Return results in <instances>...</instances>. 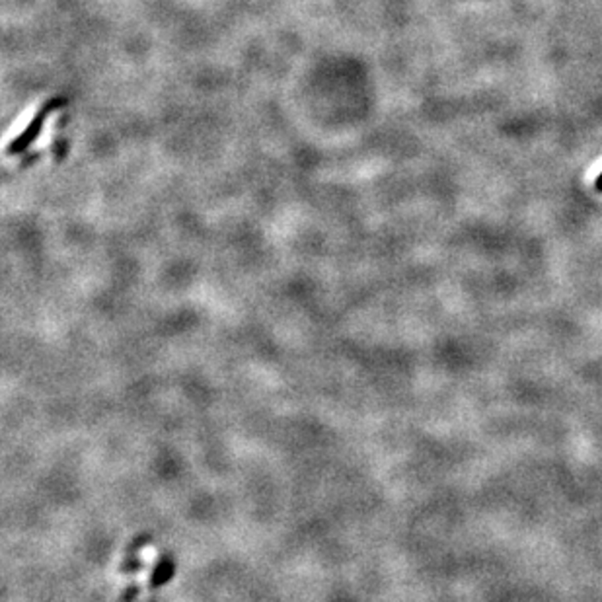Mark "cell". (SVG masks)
<instances>
[{"instance_id": "1", "label": "cell", "mask_w": 602, "mask_h": 602, "mask_svg": "<svg viewBox=\"0 0 602 602\" xmlns=\"http://www.w3.org/2000/svg\"><path fill=\"white\" fill-rule=\"evenodd\" d=\"M61 104H63V100H59V98L45 101V104H43V108L39 109V111L35 113V118L30 121V125L25 127L24 131H22V134H20V137H16L14 141L10 142L8 154H22V152L27 151V149H30V146H32L35 141H37V137L42 134L43 125H45L47 118H49L55 109L59 108Z\"/></svg>"}, {"instance_id": "2", "label": "cell", "mask_w": 602, "mask_h": 602, "mask_svg": "<svg viewBox=\"0 0 602 602\" xmlns=\"http://www.w3.org/2000/svg\"><path fill=\"white\" fill-rule=\"evenodd\" d=\"M594 168H596V170H594L593 174H591V177H593V180H594V177H596V176H598V174H601V172H602V160H601V162H598V164H596V166H594Z\"/></svg>"}]
</instances>
